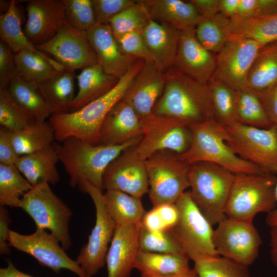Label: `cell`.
Wrapping results in <instances>:
<instances>
[{"mask_svg": "<svg viewBox=\"0 0 277 277\" xmlns=\"http://www.w3.org/2000/svg\"><path fill=\"white\" fill-rule=\"evenodd\" d=\"M35 47L52 55L54 60L69 70L75 71L97 64L86 32L77 30L66 22L51 39Z\"/></svg>", "mask_w": 277, "mask_h": 277, "instance_id": "obj_16", "label": "cell"}, {"mask_svg": "<svg viewBox=\"0 0 277 277\" xmlns=\"http://www.w3.org/2000/svg\"><path fill=\"white\" fill-rule=\"evenodd\" d=\"M9 243L10 246L32 256L57 274L62 269H67L78 277H87L77 261L67 255L58 239L45 229L36 228L34 232L27 235L10 230Z\"/></svg>", "mask_w": 277, "mask_h": 277, "instance_id": "obj_14", "label": "cell"}, {"mask_svg": "<svg viewBox=\"0 0 277 277\" xmlns=\"http://www.w3.org/2000/svg\"><path fill=\"white\" fill-rule=\"evenodd\" d=\"M156 208L167 229L172 228L177 223L179 212L175 204H164L153 207Z\"/></svg>", "mask_w": 277, "mask_h": 277, "instance_id": "obj_52", "label": "cell"}, {"mask_svg": "<svg viewBox=\"0 0 277 277\" xmlns=\"http://www.w3.org/2000/svg\"><path fill=\"white\" fill-rule=\"evenodd\" d=\"M142 34L155 64L165 72L174 65L180 31L168 24L149 17Z\"/></svg>", "mask_w": 277, "mask_h": 277, "instance_id": "obj_24", "label": "cell"}, {"mask_svg": "<svg viewBox=\"0 0 277 277\" xmlns=\"http://www.w3.org/2000/svg\"><path fill=\"white\" fill-rule=\"evenodd\" d=\"M12 138L19 156L32 153L53 145L54 131L49 122H34L12 132Z\"/></svg>", "mask_w": 277, "mask_h": 277, "instance_id": "obj_35", "label": "cell"}, {"mask_svg": "<svg viewBox=\"0 0 277 277\" xmlns=\"http://www.w3.org/2000/svg\"><path fill=\"white\" fill-rule=\"evenodd\" d=\"M276 84L277 43H275L260 50L250 69L245 87L261 95Z\"/></svg>", "mask_w": 277, "mask_h": 277, "instance_id": "obj_30", "label": "cell"}, {"mask_svg": "<svg viewBox=\"0 0 277 277\" xmlns=\"http://www.w3.org/2000/svg\"><path fill=\"white\" fill-rule=\"evenodd\" d=\"M80 191L88 194L91 198L96 217L88 242L81 249L76 261L87 277H93L106 264L109 245L116 225L107 210L102 190L86 183Z\"/></svg>", "mask_w": 277, "mask_h": 277, "instance_id": "obj_11", "label": "cell"}, {"mask_svg": "<svg viewBox=\"0 0 277 277\" xmlns=\"http://www.w3.org/2000/svg\"><path fill=\"white\" fill-rule=\"evenodd\" d=\"M7 262V267L0 268V277H34L17 269L10 259Z\"/></svg>", "mask_w": 277, "mask_h": 277, "instance_id": "obj_57", "label": "cell"}, {"mask_svg": "<svg viewBox=\"0 0 277 277\" xmlns=\"http://www.w3.org/2000/svg\"><path fill=\"white\" fill-rule=\"evenodd\" d=\"M12 132L1 127L0 128V164L15 165L20 156L14 148L12 138Z\"/></svg>", "mask_w": 277, "mask_h": 277, "instance_id": "obj_49", "label": "cell"}, {"mask_svg": "<svg viewBox=\"0 0 277 277\" xmlns=\"http://www.w3.org/2000/svg\"><path fill=\"white\" fill-rule=\"evenodd\" d=\"M36 122L30 114L11 96L7 89L0 90V125L11 132Z\"/></svg>", "mask_w": 277, "mask_h": 277, "instance_id": "obj_44", "label": "cell"}, {"mask_svg": "<svg viewBox=\"0 0 277 277\" xmlns=\"http://www.w3.org/2000/svg\"><path fill=\"white\" fill-rule=\"evenodd\" d=\"M143 132L142 118L122 99L105 117L97 145H122L142 137Z\"/></svg>", "mask_w": 277, "mask_h": 277, "instance_id": "obj_22", "label": "cell"}, {"mask_svg": "<svg viewBox=\"0 0 277 277\" xmlns=\"http://www.w3.org/2000/svg\"><path fill=\"white\" fill-rule=\"evenodd\" d=\"M7 91L13 100L27 111L36 122H44L53 113L41 84L17 74Z\"/></svg>", "mask_w": 277, "mask_h": 277, "instance_id": "obj_27", "label": "cell"}, {"mask_svg": "<svg viewBox=\"0 0 277 277\" xmlns=\"http://www.w3.org/2000/svg\"><path fill=\"white\" fill-rule=\"evenodd\" d=\"M59 161L54 145L20 156L15 166L32 185L42 182L55 185L60 180L56 165Z\"/></svg>", "mask_w": 277, "mask_h": 277, "instance_id": "obj_26", "label": "cell"}, {"mask_svg": "<svg viewBox=\"0 0 277 277\" xmlns=\"http://www.w3.org/2000/svg\"><path fill=\"white\" fill-rule=\"evenodd\" d=\"M230 38L247 39L265 46L277 43V15L234 18L230 22Z\"/></svg>", "mask_w": 277, "mask_h": 277, "instance_id": "obj_31", "label": "cell"}, {"mask_svg": "<svg viewBox=\"0 0 277 277\" xmlns=\"http://www.w3.org/2000/svg\"><path fill=\"white\" fill-rule=\"evenodd\" d=\"M74 71L64 69L42 84L53 115L68 113L75 94Z\"/></svg>", "mask_w": 277, "mask_h": 277, "instance_id": "obj_34", "label": "cell"}, {"mask_svg": "<svg viewBox=\"0 0 277 277\" xmlns=\"http://www.w3.org/2000/svg\"><path fill=\"white\" fill-rule=\"evenodd\" d=\"M11 222L9 212L6 207L0 205V253L5 255L10 253V246L9 238L10 229L9 225Z\"/></svg>", "mask_w": 277, "mask_h": 277, "instance_id": "obj_50", "label": "cell"}, {"mask_svg": "<svg viewBox=\"0 0 277 277\" xmlns=\"http://www.w3.org/2000/svg\"><path fill=\"white\" fill-rule=\"evenodd\" d=\"M149 17L142 1L124 10L109 22L115 38L134 31H142Z\"/></svg>", "mask_w": 277, "mask_h": 277, "instance_id": "obj_42", "label": "cell"}, {"mask_svg": "<svg viewBox=\"0 0 277 277\" xmlns=\"http://www.w3.org/2000/svg\"><path fill=\"white\" fill-rule=\"evenodd\" d=\"M136 145L125 150L107 167L103 175V190L119 191L140 199L148 192L146 160L139 156Z\"/></svg>", "mask_w": 277, "mask_h": 277, "instance_id": "obj_17", "label": "cell"}, {"mask_svg": "<svg viewBox=\"0 0 277 277\" xmlns=\"http://www.w3.org/2000/svg\"><path fill=\"white\" fill-rule=\"evenodd\" d=\"M165 74V86L154 106L153 114L178 118L190 124L215 119L207 85L194 80L173 66Z\"/></svg>", "mask_w": 277, "mask_h": 277, "instance_id": "obj_3", "label": "cell"}, {"mask_svg": "<svg viewBox=\"0 0 277 277\" xmlns=\"http://www.w3.org/2000/svg\"><path fill=\"white\" fill-rule=\"evenodd\" d=\"M276 182L277 175L272 172L235 174L226 217L253 222L258 213L271 212L276 206Z\"/></svg>", "mask_w": 277, "mask_h": 277, "instance_id": "obj_6", "label": "cell"}, {"mask_svg": "<svg viewBox=\"0 0 277 277\" xmlns=\"http://www.w3.org/2000/svg\"><path fill=\"white\" fill-rule=\"evenodd\" d=\"M107 210L116 226L141 223L146 211L141 199L113 190L103 193Z\"/></svg>", "mask_w": 277, "mask_h": 277, "instance_id": "obj_32", "label": "cell"}, {"mask_svg": "<svg viewBox=\"0 0 277 277\" xmlns=\"http://www.w3.org/2000/svg\"><path fill=\"white\" fill-rule=\"evenodd\" d=\"M258 95L272 125L277 127V84Z\"/></svg>", "mask_w": 277, "mask_h": 277, "instance_id": "obj_51", "label": "cell"}, {"mask_svg": "<svg viewBox=\"0 0 277 277\" xmlns=\"http://www.w3.org/2000/svg\"><path fill=\"white\" fill-rule=\"evenodd\" d=\"M142 137L118 145H95L74 137L53 144L59 161L69 176L71 187L81 190L90 183L103 190V178L109 165L123 151L137 145Z\"/></svg>", "mask_w": 277, "mask_h": 277, "instance_id": "obj_2", "label": "cell"}, {"mask_svg": "<svg viewBox=\"0 0 277 277\" xmlns=\"http://www.w3.org/2000/svg\"><path fill=\"white\" fill-rule=\"evenodd\" d=\"M142 120V138L135 146L141 159L146 160L155 153L163 150L181 154L189 148L192 138L190 124L153 113Z\"/></svg>", "mask_w": 277, "mask_h": 277, "instance_id": "obj_12", "label": "cell"}, {"mask_svg": "<svg viewBox=\"0 0 277 277\" xmlns=\"http://www.w3.org/2000/svg\"><path fill=\"white\" fill-rule=\"evenodd\" d=\"M269 254L272 263L277 268V228H270Z\"/></svg>", "mask_w": 277, "mask_h": 277, "instance_id": "obj_58", "label": "cell"}, {"mask_svg": "<svg viewBox=\"0 0 277 277\" xmlns=\"http://www.w3.org/2000/svg\"><path fill=\"white\" fill-rule=\"evenodd\" d=\"M245 266L219 256L194 263L198 277H251Z\"/></svg>", "mask_w": 277, "mask_h": 277, "instance_id": "obj_41", "label": "cell"}, {"mask_svg": "<svg viewBox=\"0 0 277 277\" xmlns=\"http://www.w3.org/2000/svg\"><path fill=\"white\" fill-rule=\"evenodd\" d=\"M165 72L154 63H146L129 86L123 100L142 119L153 113L166 84Z\"/></svg>", "mask_w": 277, "mask_h": 277, "instance_id": "obj_21", "label": "cell"}, {"mask_svg": "<svg viewBox=\"0 0 277 277\" xmlns=\"http://www.w3.org/2000/svg\"><path fill=\"white\" fill-rule=\"evenodd\" d=\"M76 78L78 91L69 112L76 111L107 93L119 80L106 73L98 64L83 69Z\"/></svg>", "mask_w": 277, "mask_h": 277, "instance_id": "obj_29", "label": "cell"}, {"mask_svg": "<svg viewBox=\"0 0 277 277\" xmlns=\"http://www.w3.org/2000/svg\"><path fill=\"white\" fill-rule=\"evenodd\" d=\"M86 34L97 64L111 76L119 79L139 60L122 51L109 24H96Z\"/></svg>", "mask_w": 277, "mask_h": 277, "instance_id": "obj_20", "label": "cell"}, {"mask_svg": "<svg viewBox=\"0 0 277 277\" xmlns=\"http://www.w3.org/2000/svg\"><path fill=\"white\" fill-rule=\"evenodd\" d=\"M15 1H11L8 10L0 16L1 39L15 54L23 50L42 52L27 38L21 28L19 10Z\"/></svg>", "mask_w": 277, "mask_h": 277, "instance_id": "obj_37", "label": "cell"}, {"mask_svg": "<svg viewBox=\"0 0 277 277\" xmlns=\"http://www.w3.org/2000/svg\"><path fill=\"white\" fill-rule=\"evenodd\" d=\"M264 47L250 39L230 38L216 54L211 80L222 82L236 91L244 88L252 63Z\"/></svg>", "mask_w": 277, "mask_h": 277, "instance_id": "obj_15", "label": "cell"}, {"mask_svg": "<svg viewBox=\"0 0 277 277\" xmlns=\"http://www.w3.org/2000/svg\"><path fill=\"white\" fill-rule=\"evenodd\" d=\"M240 0H219V13L232 19L236 17Z\"/></svg>", "mask_w": 277, "mask_h": 277, "instance_id": "obj_56", "label": "cell"}, {"mask_svg": "<svg viewBox=\"0 0 277 277\" xmlns=\"http://www.w3.org/2000/svg\"><path fill=\"white\" fill-rule=\"evenodd\" d=\"M145 63L143 60H137L110 91L80 109L51 115L48 122L54 131L55 141L61 142L68 137H74L97 145L105 117L123 98Z\"/></svg>", "mask_w": 277, "mask_h": 277, "instance_id": "obj_1", "label": "cell"}, {"mask_svg": "<svg viewBox=\"0 0 277 277\" xmlns=\"http://www.w3.org/2000/svg\"><path fill=\"white\" fill-rule=\"evenodd\" d=\"M275 173L277 175V167L275 169ZM275 196L276 206L273 210L267 214L265 220L270 228H277V182L275 186Z\"/></svg>", "mask_w": 277, "mask_h": 277, "instance_id": "obj_59", "label": "cell"}, {"mask_svg": "<svg viewBox=\"0 0 277 277\" xmlns=\"http://www.w3.org/2000/svg\"><path fill=\"white\" fill-rule=\"evenodd\" d=\"M224 127L226 142L236 154L265 172L275 173L276 127L260 128L238 122Z\"/></svg>", "mask_w": 277, "mask_h": 277, "instance_id": "obj_10", "label": "cell"}, {"mask_svg": "<svg viewBox=\"0 0 277 277\" xmlns=\"http://www.w3.org/2000/svg\"><path fill=\"white\" fill-rule=\"evenodd\" d=\"M216 65V55L197 39L195 28L180 31L178 48L173 67L205 85L211 81Z\"/></svg>", "mask_w": 277, "mask_h": 277, "instance_id": "obj_18", "label": "cell"}, {"mask_svg": "<svg viewBox=\"0 0 277 277\" xmlns=\"http://www.w3.org/2000/svg\"><path fill=\"white\" fill-rule=\"evenodd\" d=\"M18 74L13 52L0 40V90L6 89L13 78Z\"/></svg>", "mask_w": 277, "mask_h": 277, "instance_id": "obj_48", "label": "cell"}, {"mask_svg": "<svg viewBox=\"0 0 277 277\" xmlns=\"http://www.w3.org/2000/svg\"><path fill=\"white\" fill-rule=\"evenodd\" d=\"M66 23L72 28L87 32L96 24L91 0H62Z\"/></svg>", "mask_w": 277, "mask_h": 277, "instance_id": "obj_45", "label": "cell"}, {"mask_svg": "<svg viewBox=\"0 0 277 277\" xmlns=\"http://www.w3.org/2000/svg\"><path fill=\"white\" fill-rule=\"evenodd\" d=\"M215 120L223 126L236 122V91L219 81L207 84Z\"/></svg>", "mask_w": 277, "mask_h": 277, "instance_id": "obj_40", "label": "cell"}, {"mask_svg": "<svg viewBox=\"0 0 277 277\" xmlns=\"http://www.w3.org/2000/svg\"><path fill=\"white\" fill-rule=\"evenodd\" d=\"M185 254L149 252L139 250L134 268L141 274L168 277L189 274L194 271Z\"/></svg>", "mask_w": 277, "mask_h": 277, "instance_id": "obj_28", "label": "cell"}, {"mask_svg": "<svg viewBox=\"0 0 277 277\" xmlns=\"http://www.w3.org/2000/svg\"><path fill=\"white\" fill-rule=\"evenodd\" d=\"M139 248L140 250L145 252L185 254L170 229L149 231L141 225L139 234Z\"/></svg>", "mask_w": 277, "mask_h": 277, "instance_id": "obj_43", "label": "cell"}, {"mask_svg": "<svg viewBox=\"0 0 277 277\" xmlns=\"http://www.w3.org/2000/svg\"><path fill=\"white\" fill-rule=\"evenodd\" d=\"M191 142L188 150L179 154L188 165L200 162L217 164L234 174L266 172L244 160L227 144L224 127L215 119L190 124Z\"/></svg>", "mask_w": 277, "mask_h": 277, "instance_id": "obj_4", "label": "cell"}, {"mask_svg": "<svg viewBox=\"0 0 277 277\" xmlns=\"http://www.w3.org/2000/svg\"><path fill=\"white\" fill-rule=\"evenodd\" d=\"M121 49L125 53L146 63H154V59L147 48L142 31H134L116 38Z\"/></svg>", "mask_w": 277, "mask_h": 277, "instance_id": "obj_46", "label": "cell"}, {"mask_svg": "<svg viewBox=\"0 0 277 277\" xmlns=\"http://www.w3.org/2000/svg\"><path fill=\"white\" fill-rule=\"evenodd\" d=\"M236 119L238 123L260 128L273 126L259 95L245 87L236 91Z\"/></svg>", "mask_w": 277, "mask_h": 277, "instance_id": "obj_36", "label": "cell"}, {"mask_svg": "<svg viewBox=\"0 0 277 277\" xmlns=\"http://www.w3.org/2000/svg\"><path fill=\"white\" fill-rule=\"evenodd\" d=\"M18 74L42 84L64 67L44 52L23 50L14 54Z\"/></svg>", "mask_w": 277, "mask_h": 277, "instance_id": "obj_33", "label": "cell"}, {"mask_svg": "<svg viewBox=\"0 0 277 277\" xmlns=\"http://www.w3.org/2000/svg\"><path fill=\"white\" fill-rule=\"evenodd\" d=\"M235 174L214 163L189 165V190L201 212L213 226L225 217L226 204Z\"/></svg>", "mask_w": 277, "mask_h": 277, "instance_id": "obj_5", "label": "cell"}, {"mask_svg": "<svg viewBox=\"0 0 277 277\" xmlns=\"http://www.w3.org/2000/svg\"><path fill=\"white\" fill-rule=\"evenodd\" d=\"M26 2L27 19L24 32L35 46L51 39L66 22L62 0Z\"/></svg>", "mask_w": 277, "mask_h": 277, "instance_id": "obj_19", "label": "cell"}, {"mask_svg": "<svg viewBox=\"0 0 277 277\" xmlns=\"http://www.w3.org/2000/svg\"><path fill=\"white\" fill-rule=\"evenodd\" d=\"M140 277H159V276H153L141 274ZM168 277H198V276L194 270V271L189 274L180 275V276H168Z\"/></svg>", "mask_w": 277, "mask_h": 277, "instance_id": "obj_60", "label": "cell"}, {"mask_svg": "<svg viewBox=\"0 0 277 277\" xmlns=\"http://www.w3.org/2000/svg\"><path fill=\"white\" fill-rule=\"evenodd\" d=\"M133 0H91L96 24H109L116 15L134 5Z\"/></svg>", "mask_w": 277, "mask_h": 277, "instance_id": "obj_47", "label": "cell"}, {"mask_svg": "<svg viewBox=\"0 0 277 277\" xmlns=\"http://www.w3.org/2000/svg\"><path fill=\"white\" fill-rule=\"evenodd\" d=\"M150 200L153 207L174 204L189 188V165L179 154L168 150L158 151L145 161Z\"/></svg>", "mask_w": 277, "mask_h": 277, "instance_id": "obj_9", "label": "cell"}, {"mask_svg": "<svg viewBox=\"0 0 277 277\" xmlns=\"http://www.w3.org/2000/svg\"><path fill=\"white\" fill-rule=\"evenodd\" d=\"M18 208L29 214L36 228L49 230L65 250L70 248L69 222L72 212L49 184L42 182L33 186L21 199Z\"/></svg>", "mask_w": 277, "mask_h": 277, "instance_id": "obj_8", "label": "cell"}, {"mask_svg": "<svg viewBox=\"0 0 277 277\" xmlns=\"http://www.w3.org/2000/svg\"><path fill=\"white\" fill-rule=\"evenodd\" d=\"M230 19L221 13L207 18H202L195 28L200 43L215 55L230 37Z\"/></svg>", "mask_w": 277, "mask_h": 277, "instance_id": "obj_38", "label": "cell"}, {"mask_svg": "<svg viewBox=\"0 0 277 277\" xmlns=\"http://www.w3.org/2000/svg\"><path fill=\"white\" fill-rule=\"evenodd\" d=\"M277 15V0H254L252 17Z\"/></svg>", "mask_w": 277, "mask_h": 277, "instance_id": "obj_55", "label": "cell"}, {"mask_svg": "<svg viewBox=\"0 0 277 277\" xmlns=\"http://www.w3.org/2000/svg\"><path fill=\"white\" fill-rule=\"evenodd\" d=\"M202 18L211 17L219 13V0H191Z\"/></svg>", "mask_w": 277, "mask_h": 277, "instance_id": "obj_54", "label": "cell"}, {"mask_svg": "<svg viewBox=\"0 0 277 277\" xmlns=\"http://www.w3.org/2000/svg\"><path fill=\"white\" fill-rule=\"evenodd\" d=\"M33 187L14 165L0 164V205L18 207L21 199Z\"/></svg>", "mask_w": 277, "mask_h": 277, "instance_id": "obj_39", "label": "cell"}, {"mask_svg": "<svg viewBox=\"0 0 277 277\" xmlns=\"http://www.w3.org/2000/svg\"><path fill=\"white\" fill-rule=\"evenodd\" d=\"M216 225L213 242L217 254L247 266L253 263L262 240L253 222L225 217Z\"/></svg>", "mask_w": 277, "mask_h": 277, "instance_id": "obj_13", "label": "cell"}, {"mask_svg": "<svg viewBox=\"0 0 277 277\" xmlns=\"http://www.w3.org/2000/svg\"><path fill=\"white\" fill-rule=\"evenodd\" d=\"M179 212L171 229L185 255L193 263L219 256L213 242L212 225L193 201L189 191L175 202Z\"/></svg>", "mask_w": 277, "mask_h": 277, "instance_id": "obj_7", "label": "cell"}, {"mask_svg": "<svg viewBox=\"0 0 277 277\" xmlns=\"http://www.w3.org/2000/svg\"><path fill=\"white\" fill-rule=\"evenodd\" d=\"M141 225L116 226L106 256L107 277H130L140 250Z\"/></svg>", "mask_w": 277, "mask_h": 277, "instance_id": "obj_23", "label": "cell"}, {"mask_svg": "<svg viewBox=\"0 0 277 277\" xmlns=\"http://www.w3.org/2000/svg\"><path fill=\"white\" fill-rule=\"evenodd\" d=\"M141 226L149 231L167 230L161 216L155 207L145 212L141 221Z\"/></svg>", "mask_w": 277, "mask_h": 277, "instance_id": "obj_53", "label": "cell"}, {"mask_svg": "<svg viewBox=\"0 0 277 277\" xmlns=\"http://www.w3.org/2000/svg\"><path fill=\"white\" fill-rule=\"evenodd\" d=\"M142 1L150 18L168 24L179 31L195 28L202 18L196 8L190 1Z\"/></svg>", "mask_w": 277, "mask_h": 277, "instance_id": "obj_25", "label": "cell"}]
</instances>
